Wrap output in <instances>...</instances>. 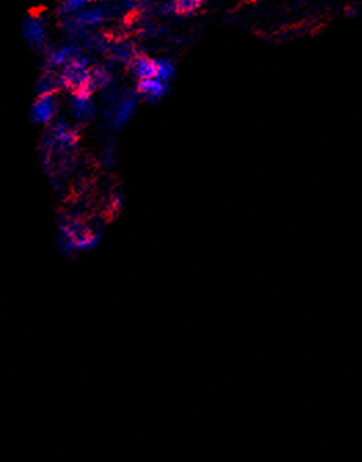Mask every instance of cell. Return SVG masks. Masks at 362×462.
I'll use <instances>...</instances> for the list:
<instances>
[{
    "label": "cell",
    "mask_w": 362,
    "mask_h": 462,
    "mask_svg": "<svg viewBox=\"0 0 362 462\" xmlns=\"http://www.w3.org/2000/svg\"><path fill=\"white\" fill-rule=\"evenodd\" d=\"M58 248L60 252L70 256L76 252L94 249L101 241V233L92 230L79 219L66 218L60 223Z\"/></svg>",
    "instance_id": "1"
},
{
    "label": "cell",
    "mask_w": 362,
    "mask_h": 462,
    "mask_svg": "<svg viewBox=\"0 0 362 462\" xmlns=\"http://www.w3.org/2000/svg\"><path fill=\"white\" fill-rule=\"evenodd\" d=\"M91 68L90 58L81 53L58 72L62 88L70 90L72 94L88 92Z\"/></svg>",
    "instance_id": "2"
},
{
    "label": "cell",
    "mask_w": 362,
    "mask_h": 462,
    "mask_svg": "<svg viewBox=\"0 0 362 462\" xmlns=\"http://www.w3.org/2000/svg\"><path fill=\"white\" fill-rule=\"evenodd\" d=\"M77 143V132L75 127L65 120H54L50 124L44 144L49 150L57 153H66Z\"/></svg>",
    "instance_id": "3"
},
{
    "label": "cell",
    "mask_w": 362,
    "mask_h": 462,
    "mask_svg": "<svg viewBox=\"0 0 362 462\" xmlns=\"http://www.w3.org/2000/svg\"><path fill=\"white\" fill-rule=\"evenodd\" d=\"M21 32L27 43L36 51H44L49 42V31L44 18L40 14H29L21 27Z\"/></svg>",
    "instance_id": "4"
},
{
    "label": "cell",
    "mask_w": 362,
    "mask_h": 462,
    "mask_svg": "<svg viewBox=\"0 0 362 462\" xmlns=\"http://www.w3.org/2000/svg\"><path fill=\"white\" fill-rule=\"evenodd\" d=\"M60 110V99L57 94L38 95L29 109L32 123L38 125H50Z\"/></svg>",
    "instance_id": "5"
},
{
    "label": "cell",
    "mask_w": 362,
    "mask_h": 462,
    "mask_svg": "<svg viewBox=\"0 0 362 462\" xmlns=\"http://www.w3.org/2000/svg\"><path fill=\"white\" fill-rule=\"evenodd\" d=\"M118 101H113L110 107H112V124L116 128H122L126 125L130 118L134 116L137 105H138V98L133 92H127L122 97L117 98Z\"/></svg>",
    "instance_id": "6"
},
{
    "label": "cell",
    "mask_w": 362,
    "mask_h": 462,
    "mask_svg": "<svg viewBox=\"0 0 362 462\" xmlns=\"http://www.w3.org/2000/svg\"><path fill=\"white\" fill-rule=\"evenodd\" d=\"M80 54L81 49L77 44H62L53 47L47 51V70L58 72V69L61 70Z\"/></svg>",
    "instance_id": "7"
},
{
    "label": "cell",
    "mask_w": 362,
    "mask_h": 462,
    "mask_svg": "<svg viewBox=\"0 0 362 462\" xmlns=\"http://www.w3.org/2000/svg\"><path fill=\"white\" fill-rule=\"evenodd\" d=\"M69 109L73 118L77 123H88L95 116V103L92 101V95L88 92H77L72 94Z\"/></svg>",
    "instance_id": "8"
},
{
    "label": "cell",
    "mask_w": 362,
    "mask_h": 462,
    "mask_svg": "<svg viewBox=\"0 0 362 462\" xmlns=\"http://www.w3.org/2000/svg\"><path fill=\"white\" fill-rule=\"evenodd\" d=\"M129 70L138 81L153 79L156 77V60L144 54H137L129 62Z\"/></svg>",
    "instance_id": "9"
},
{
    "label": "cell",
    "mask_w": 362,
    "mask_h": 462,
    "mask_svg": "<svg viewBox=\"0 0 362 462\" xmlns=\"http://www.w3.org/2000/svg\"><path fill=\"white\" fill-rule=\"evenodd\" d=\"M137 92L149 102H159L167 95L168 84L161 81L157 77L142 80V81H138Z\"/></svg>",
    "instance_id": "10"
},
{
    "label": "cell",
    "mask_w": 362,
    "mask_h": 462,
    "mask_svg": "<svg viewBox=\"0 0 362 462\" xmlns=\"http://www.w3.org/2000/svg\"><path fill=\"white\" fill-rule=\"evenodd\" d=\"M107 51L116 62H122V64H129L137 55L135 47L133 46V43L126 42V40L110 44Z\"/></svg>",
    "instance_id": "11"
},
{
    "label": "cell",
    "mask_w": 362,
    "mask_h": 462,
    "mask_svg": "<svg viewBox=\"0 0 362 462\" xmlns=\"http://www.w3.org/2000/svg\"><path fill=\"white\" fill-rule=\"evenodd\" d=\"M112 81V75L107 68L105 66H92L90 72V83H88V92L92 95L94 91L107 88Z\"/></svg>",
    "instance_id": "12"
},
{
    "label": "cell",
    "mask_w": 362,
    "mask_h": 462,
    "mask_svg": "<svg viewBox=\"0 0 362 462\" xmlns=\"http://www.w3.org/2000/svg\"><path fill=\"white\" fill-rule=\"evenodd\" d=\"M60 88H62L61 79L58 72L54 70H46L38 81V95L55 94Z\"/></svg>",
    "instance_id": "13"
},
{
    "label": "cell",
    "mask_w": 362,
    "mask_h": 462,
    "mask_svg": "<svg viewBox=\"0 0 362 462\" xmlns=\"http://www.w3.org/2000/svg\"><path fill=\"white\" fill-rule=\"evenodd\" d=\"M175 76V65L168 58H160L156 60V77L161 81L170 84V81Z\"/></svg>",
    "instance_id": "14"
},
{
    "label": "cell",
    "mask_w": 362,
    "mask_h": 462,
    "mask_svg": "<svg viewBox=\"0 0 362 462\" xmlns=\"http://www.w3.org/2000/svg\"><path fill=\"white\" fill-rule=\"evenodd\" d=\"M88 5L90 2H84V0H69V2H64L58 6V13L64 20L70 18L86 9Z\"/></svg>",
    "instance_id": "15"
},
{
    "label": "cell",
    "mask_w": 362,
    "mask_h": 462,
    "mask_svg": "<svg viewBox=\"0 0 362 462\" xmlns=\"http://www.w3.org/2000/svg\"><path fill=\"white\" fill-rule=\"evenodd\" d=\"M201 6L203 3L197 2V0H179V2L174 3V13L189 16V14L196 13Z\"/></svg>",
    "instance_id": "16"
}]
</instances>
